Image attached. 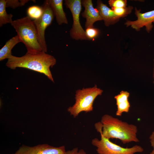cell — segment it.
Listing matches in <instances>:
<instances>
[{"label":"cell","mask_w":154,"mask_h":154,"mask_svg":"<svg viewBox=\"0 0 154 154\" xmlns=\"http://www.w3.org/2000/svg\"><path fill=\"white\" fill-rule=\"evenodd\" d=\"M6 7L13 9L24 6L29 0H6Z\"/></svg>","instance_id":"cell-18"},{"label":"cell","mask_w":154,"mask_h":154,"mask_svg":"<svg viewBox=\"0 0 154 154\" xmlns=\"http://www.w3.org/2000/svg\"><path fill=\"white\" fill-rule=\"evenodd\" d=\"M97 4L96 9L98 10L106 26L114 25L119 21L120 18L115 14L112 9L104 4L102 1L97 0Z\"/></svg>","instance_id":"cell-11"},{"label":"cell","mask_w":154,"mask_h":154,"mask_svg":"<svg viewBox=\"0 0 154 154\" xmlns=\"http://www.w3.org/2000/svg\"><path fill=\"white\" fill-rule=\"evenodd\" d=\"M129 93L127 91H121L119 94L116 96L114 98L116 100L117 110L116 115L120 116L123 112H128L130 107L128 100Z\"/></svg>","instance_id":"cell-13"},{"label":"cell","mask_w":154,"mask_h":154,"mask_svg":"<svg viewBox=\"0 0 154 154\" xmlns=\"http://www.w3.org/2000/svg\"><path fill=\"white\" fill-rule=\"evenodd\" d=\"M43 12L39 19L33 21L35 26L39 43L43 52L47 51L45 38L46 29L51 24L54 17L53 11L50 5L49 0H45L42 5Z\"/></svg>","instance_id":"cell-6"},{"label":"cell","mask_w":154,"mask_h":154,"mask_svg":"<svg viewBox=\"0 0 154 154\" xmlns=\"http://www.w3.org/2000/svg\"><path fill=\"white\" fill-rule=\"evenodd\" d=\"M64 154H87L83 149L79 150L78 148H74L71 150L66 151Z\"/></svg>","instance_id":"cell-21"},{"label":"cell","mask_w":154,"mask_h":154,"mask_svg":"<svg viewBox=\"0 0 154 154\" xmlns=\"http://www.w3.org/2000/svg\"><path fill=\"white\" fill-rule=\"evenodd\" d=\"M81 0H65V5L70 10L72 16L73 23L70 31V35L75 40H87L85 31L81 26L80 16L82 10Z\"/></svg>","instance_id":"cell-7"},{"label":"cell","mask_w":154,"mask_h":154,"mask_svg":"<svg viewBox=\"0 0 154 154\" xmlns=\"http://www.w3.org/2000/svg\"><path fill=\"white\" fill-rule=\"evenodd\" d=\"M56 63L54 56L42 51L36 53L27 52L20 57L11 55L8 59L6 65L12 69L22 68L43 74L54 82L50 68L52 67Z\"/></svg>","instance_id":"cell-2"},{"label":"cell","mask_w":154,"mask_h":154,"mask_svg":"<svg viewBox=\"0 0 154 154\" xmlns=\"http://www.w3.org/2000/svg\"><path fill=\"white\" fill-rule=\"evenodd\" d=\"M81 2L82 5L84 7V11L82 15L86 19V29L94 27V23L103 20L98 10L94 8L92 0H82Z\"/></svg>","instance_id":"cell-10"},{"label":"cell","mask_w":154,"mask_h":154,"mask_svg":"<svg viewBox=\"0 0 154 154\" xmlns=\"http://www.w3.org/2000/svg\"><path fill=\"white\" fill-rule=\"evenodd\" d=\"M20 42L22 41L17 35L8 40L0 50V61L8 59L12 55L11 50L17 44Z\"/></svg>","instance_id":"cell-14"},{"label":"cell","mask_w":154,"mask_h":154,"mask_svg":"<svg viewBox=\"0 0 154 154\" xmlns=\"http://www.w3.org/2000/svg\"><path fill=\"white\" fill-rule=\"evenodd\" d=\"M133 8L132 6H129L125 7L113 8H112V9L115 14L120 18L124 17L130 14Z\"/></svg>","instance_id":"cell-17"},{"label":"cell","mask_w":154,"mask_h":154,"mask_svg":"<svg viewBox=\"0 0 154 154\" xmlns=\"http://www.w3.org/2000/svg\"><path fill=\"white\" fill-rule=\"evenodd\" d=\"M108 2L112 8L125 7L127 4L126 0H110Z\"/></svg>","instance_id":"cell-20"},{"label":"cell","mask_w":154,"mask_h":154,"mask_svg":"<svg viewBox=\"0 0 154 154\" xmlns=\"http://www.w3.org/2000/svg\"><path fill=\"white\" fill-rule=\"evenodd\" d=\"M103 92V90L97 88L96 85L92 88H83L76 90L75 102L68 108V111L74 117L78 116L82 112L92 111L94 100L98 96L101 95Z\"/></svg>","instance_id":"cell-4"},{"label":"cell","mask_w":154,"mask_h":154,"mask_svg":"<svg viewBox=\"0 0 154 154\" xmlns=\"http://www.w3.org/2000/svg\"><path fill=\"white\" fill-rule=\"evenodd\" d=\"M149 139L151 145L153 148V150L149 154H154V131L152 132L149 136Z\"/></svg>","instance_id":"cell-22"},{"label":"cell","mask_w":154,"mask_h":154,"mask_svg":"<svg viewBox=\"0 0 154 154\" xmlns=\"http://www.w3.org/2000/svg\"><path fill=\"white\" fill-rule=\"evenodd\" d=\"M66 151L64 146L55 147L43 144L31 147L23 145L13 154H64Z\"/></svg>","instance_id":"cell-8"},{"label":"cell","mask_w":154,"mask_h":154,"mask_svg":"<svg viewBox=\"0 0 154 154\" xmlns=\"http://www.w3.org/2000/svg\"><path fill=\"white\" fill-rule=\"evenodd\" d=\"M43 12L42 7L36 5L29 7L27 11V16L34 20L39 18L42 15Z\"/></svg>","instance_id":"cell-16"},{"label":"cell","mask_w":154,"mask_h":154,"mask_svg":"<svg viewBox=\"0 0 154 154\" xmlns=\"http://www.w3.org/2000/svg\"><path fill=\"white\" fill-rule=\"evenodd\" d=\"M153 78H154V68H153ZM153 82L154 83V81Z\"/></svg>","instance_id":"cell-23"},{"label":"cell","mask_w":154,"mask_h":154,"mask_svg":"<svg viewBox=\"0 0 154 154\" xmlns=\"http://www.w3.org/2000/svg\"><path fill=\"white\" fill-rule=\"evenodd\" d=\"M6 0H0V27L3 25L9 23L11 24L13 21V15L11 14H8L6 11Z\"/></svg>","instance_id":"cell-15"},{"label":"cell","mask_w":154,"mask_h":154,"mask_svg":"<svg viewBox=\"0 0 154 154\" xmlns=\"http://www.w3.org/2000/svg\"><path fill=\"white\" fill-rule=\"evenodd\" d=\"M85 31L87 40H91L95 39L100 33L99 29L94 27L86 28Z\"/></svg>","instance_id":"cell-19"},{"label":"cell","mask_w":154,"mask_h":154,"mask_svg":"<svg viewBox=\"0 0 154 154\" xmlns=\"http://www.w3.org/2000/svg\"><path fill=\"white\" fill-rule=\"evenodd\" d=\"M101 139L95 138L92 141V144L96 148L98 154H135L142 153L143 149L141 146L136 145L130 148L122 147L104 137L100 132Z\"/></svg>","instance_id":"cell-5"},{"label":"cell","mask_w":154,"mask_h":154,"mask_svg":"<svg viewBox=\"0 0 154 154\" xmlns=\"http://www.w3.org/2000/svg\"><path fill=\"white\" fill-rule=\"evenodd\" d=\"M95 127L98 132H100L104 137L109 139H119L124 144L139 141L137 137L136 126L108 114L103 115L101 121L95 124Z\"/></svg>","instance_id":"cell-1"},{"label":"cell","mask_w":154,"mask_h":154,"mask_svg":"<svg viewBox=\"0 0 154 154\" xmlns=\"http://www.w3.org/2000/svg\"><path fill=\"white\" fill-rule=\"evenodd\" d=\"M141 11L140 9L137 10L135 7V14L137 17V19L133 21L127 20L125 24L127 27L131 26L137 31H139L141 28L145 26L147 32L149 33L153 27L154 10L143 13H141Z\"/></svg>","instance_id":"cell-9"},{"label":"cell","mask_w":154,"mask_h":154,"mask_svg":"<svg viewBox=\"0 0 154 154\" xmlns=\"http://www.w3.org/2000/svg\"><path fill=\"white\" fill-rule=\"evenodd\" d=\"M49 2L58 24H68V19L63 7V0H49Z\"/></svg>","instance_id":"cell-12"},{"label":"cell","mask_w":154,"mask_h":154,"mask_svg":"<svg viewBox=\"0 0 154 154\" xmlns=\"http://www.w3.org/2000/svg\"><path fill=\"white\" fill-rule=\"evenodd\" d=\"M25 45L27 52L36 53L42 51L39 43L37 31L33 21L28 16L13 21L11 24Z\"/></svg>","instance_id":"cell-3"}]
</instances>
